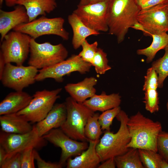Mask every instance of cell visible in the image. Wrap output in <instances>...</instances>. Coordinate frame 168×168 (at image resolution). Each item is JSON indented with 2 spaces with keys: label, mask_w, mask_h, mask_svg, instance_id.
Here are the masks:
<instances>
[{
  "label": "cell",
  "mask_w": 168,
  "mask_h": 168,
  "mask_svg": "<svg viewBox=\"0 0 168 168\" xmlns=\"http://www.w3.org/2000/svg\"><path fill=\"white\" fill-rule=\"evenodd\" d=\"M140 10L134 0H110L107 13L109 34L114 35L118 43L124 40L129 28L137 21Z\"/></svg>",
  "instance_id": "obj_1"
},
{
  "label": "cell",
  "mask_w": 168,
  "mask_h": 168,
  "mask_svg": "<svg viewBox=\"0 0 168 168\" xmlns=\"http://www.w3.org/2000/svg\"><path fill=\"white\" fill-rule=\"evenodd\" d=\"M131 140L128 148L150 150L158 152V135L161 124L144 116L139 111L129 118L127 123Z\"/></svg>",
  "instance_id": "obj_2"
},
{
  "label": "cell",
  "mask_w": 168,
  "mask_h": 168,
  "mask_svg": "<svg viewBox=\"0 0 168 168\" xmlns=\"http://www.w3.org/2000/svg\"><path fill=\"white\" fill-rule=\"evenodd\" d=\"M116 117L120 123L118 131L114 133L110 131L105 130L96 146V151L101 162L123 155L129 149L127 147L131 140L127 125L129 117L122 110Z\"/></svg>",
  "instance_id": "obj_3"
},
{
  "label": "cell",
  "mask_w": 168,
  "mask_h": 168,
  "mask_svg": "<svg viewBox=\"0 0 168 168\" xmlns=\"http://www.w3.org/2000/svg\"><path fill=\"white\" fill-rule=\"evenodd\" d=\"M65 102L67 117L60 128L74 140L88 141L85 134V127L88 119L94 114V112L83 103L77 102L71 96L67 97Z\"/></svg>",
  "instance_id": "obj_4"
},
{
  "label": "cell",
  "mask_w": 168,
  "mask_h": 168,
  "mask_svg": "<svg viewBox=\"0 0 168 168\" xmlns=\"http://www.w3.org/2000/svg\"><path fill=\"white\" fill-rule=\"evenodd\" d=\"M29 65L38 69L49 67L65 59L68 52L62 44L53 45L47 42L40 43L31 38L30 44Z\"/></svg>",
  "instance_id": "obj_5"
},
{
  "label": "cell",
  "mask_w": 168,
  "mask_h": 168,
  "mask_svg": "<svg viewBox=\"0 0 168 168\" xmlns=\"http://www.w3.org/2000/svg\"><path fill=\"white\" fill-rule=\"evenodd\" d=\"M64 19L61 17L48 18L42 16L31 21L20 24L13 30L27 34L35 39L45 35H55L64 40L69 39V33L63 27Z\"/></svg>",
  "instance_id": "obj_6"
},
{
  "label": "cell",
  "mask_w": 168,
  "mask_h": 168,
  "mask_svg": "<svg viewBox=\"0 0 168 168\" xmlns=\"http://www.w3.org/2000/svg\"><path fill=\"white\" fill-rule=\"evenodd\" d=\"M31 37L23 33L14 31L9 32L1 42V52L6 63H15L22 65L30 52Z\"/></svg>",
  "instance_id": "obj_7"
},
{
  "label": "cell",
  "mask_w": 168,
  "mask_h": 168,
  "mask_svg": "<svg viewBox=\"0 0 168 168\" xmlns=\"http://www.w3.org/2000/svg\"><path fill=\"white\" fill-rule=\"evenodd\" d=\"M62 88L51 91L45 89L36 91L28 105L16 114L32 123H38L47 115L56 100L60 97Z\"/></svg>",
  "instance_id": "obj_8"
},
{
  "label": "cell",
  "mask_w": 168,
  "mask_h": 168,
  "mask_svg": "<svg viewBox=\"0 0 168 168\" xmlns=\"http://www.w3.org/2000/svg\"><path fill=\"white\" fill-rule=\"evenodd\" d=\"M47 141L40 137L35 125L30 131L25 133H10L2 132L0 133V145L6 151L7 158L21 152L25 149L33 147L40 149L46 146Z\"/></svg>",
  "instance_id": "obj_9"
},
{
  "label": "cell",
  "mask_w": 168,
  "mask_h": 168,
  "mask_svg": "<svg viewBox=\"0 0 168 168\" xmlns=\"http://www.w3.org/2000/svg\"><path fill=\"white\" fill-rule=\"evenodd\" d=\"M92 66L91 63L83 60L78 55L73 54L68 59L53 66L39 70L35 80L40 81L51 78L57 82H61L64 76L74 72L85 74L90 71Z\"/></svg>",
  "instance_id": "obj_10"
},
{
  "label": "cell",
  "mask_w": 168,
  "mask_h": 168,
  "mask_svg": "<svg viewBox=\"0 0 168 168\" xmlns=\"http://www.w3.org/2000/svg\"><path fill=\"white\" fill-rule=\"evenodd\" d=\"M38 71L37 68L31 66H15L7 63L0 80L4 86L21 91L35 82Z\"/></svg>",
  "instance_id": "obj_11"
},
{
  "label": "cell",
  "mask_w": 168,
  "mask_h": 168,
  "mask_svg": "<svg viewBox=\"0 0 168 168\" xmlns=\"http://www.w3.org/2000/svg\"><path fill=\"white\" fill-rule=\"evenodd\" d=\"M109 1L85 5H78L73 12L90 28L99 32H106L109 30L107 13Z\"/></svg>",
  "instance_id": "obj_12"
},
{
  "label": "cell",
  "mask_w": 168,
  "mask_h": 168,
  "mask_svg": "<svg viewBox=\"0 0 168 168\" xmlns=\"http://www.w3.org/2000/svg\"><path fill=\"white\" fill-rule=\"evenodd\" d=\"M42 137L47 141L60 148L61 153L59 163L63 166L69 158L80 155L89 146L87 142H79L71 138L60 128L53 129Z\"/></svg>",
  "instance_id": "obj_13"
},
{
  "label": "cell",
  "mask_w": 168,
  "mask_h": 168,
  "mask_svg": "<svg viewBox=\"0 0 168 168\" xmlns=\"http://www.w3.org/2000/svg\"><path fill=\"white\" fill-rule=\"evenodd\" d=\"M138 21L152 35L168 31V3L141 10Z\"/></svg>",
  "instance_id": "obj_14"
},
{
  "label": "cell",
  "mask_w": 168,
  "mask_h": 168,
  "mask_svg": "<svg viewBox=\"0 0 168 168\" xmlns=\"http://www.w3.org/2000/svg\"><path fill=\"white\" fill-rule=\"evenodd\" d=\"M66 117L65 102L55 104L45 118L35 125L39 136L42 137L51 130L60 128Z\"/></svg>",
  "instance_id": "obj_15"
},
{
  "label": "cell",
  "mask_w": 168,
  "mask_h": 168,
  "mask_svg": "<svg viewBox=\"0 0 168 168\" xmlns=\"http://www.w3.org/2000/svg\"><path fill=\"white\" fill-rule=\"evenodd\" d=\"M29 22V18L26 9L22 6L18 5L13 10L11 11L0 9L1 42L11 30L20 24Z\"/></svg>",
  "instance_id": "obj_16"
},
{
  "label": "cell",
  "mask_w": 168,
  "mask_h": 168,
  "mask_svg": "<svg viewBox=\"0 0 168 168\" xmlns=\"http://www.w3.org/2000/svg\"><path fill=\"white\" fill-rule=\"evenodd\" d=\"M100 140L88 139V148L73 159L69 158L67 161V168H95L101 162L96 151V147Z\"/></svg>",
  "instance_id": "obj_17"
},
{
  "label": "cell",
  "mask_w": 168,
  "mask_h": 168,
  "mask_svg": "<svg viewBox=\"0 0 168 168\" xmlns=\"http://www.w3.org/2000/svg\"><path fill=\"white\" fill-rule=\"evenodd\" d=\"M32 98L23 91L10 92L0 102V115L17 113L26 107Z\"/></svg>",
  "instance_id": "obj_18"
},
{
  "label": "cell",
  "mask_w": 168,
  "mask_h": 168,
  "mask_svg": "<svg viewBox=\"0 0 168 168\" xmlns=\"http://www.w3.org/2000/svg\"><path fill=\"white\" fill-rule=\"evenodd\" d=\"M97 82L94 77H86L76 83H68L64 87L66 91L76 101L83 103L88 98L96 94L94 86Z\"/></svg>",
  "instance_id": "obj_19"
},
{
  "label": "cell",
  "mask_w": 168,
  "mask_h": 168,
  "mask_svg": "<svg viewBox=\"0 0 168 168\" xmlns=\"http://www.w3.org/2000/svg\"><path fill=\"white\" fill-rule=\"evenodd\" d=\"M16 4L24 6L29 18V22L39 16H46L57 7L56 0H17Z\"/></svg>",
  "instance_id": "obj_20"
},
{
  "label": "cell",
  "mask_w": 168,
  "mask_h": 168,
  "mask_svg": "<svg viewBox=\"0 0 168 168\" xmlns=\"http://www.w3.org/2000/svg\"><path fill=\"white\" fill-rule=\"evenodd\" d=\"M121 101V96L119 93L108 95L102 91L100 95L95 94L83 104L94 112H103L119 106Z\"/></svg>",
  "instance_id": "obj_21"
},
{
  "label": "cell",
  "mask_w": 168,
  "mask_h": 168,
  "mask_svg": "<svg viewBox=\"0 0 168 168\" xmlns=\"http://www.w3.org/2000/svg\"><path fill=\"white\" fill-rule=\"evenodd\" d=\"M29 122L21 115L16 113L6 114L0 116V123L2 131L10 133L22 134L33 129Z\"/></svg>",
  "instance_id": "obj_22"
},
{
  "label": "cell",
  "mask_w": 168,
  "mask_h": 168,
  "mask_svg": "<svg viewBox=\"0 0 168 168\" xmlns=\"http://www.w3.org/2000/svg\"><path fill=\"white\" fill-rule=\"evenodd\" d=\"M68 21L72 30V44L74 49L80 48L86 38L91 35H97L100 33L86 26L74 13L68 16Z\"/></svg>",
  "instance_id": "obj_23"
},
{
  "label": "cell",
  "mask_w": 168,
  "mask_h": 168,
  "mask_svg": "<svg viewBox=\"0 0 168 168\" xmlns=\"http://www.w3.org/2000/svg\"><path fill=\"white\" fill-rule=\"evenodd\" d=\"M152 37V42L149 46L144 49H138L137 51L138 54L146 56V61L147 63L152 61L159 50L164 49L168 45V34L166 33L153 34Z\"/></svg>",
  "instance_id": "obj_24"
},
{
  "label": "cell",
  "mask_w": 168,
  "mask_h": 168,
  "mask_svg": "<svg viewBox=\"0 0 168 168\" xmlns=\"http://www.w3.org/2000/svg\"><path fill=\"white\" fill-rule=\"evenodd\" d=\"M118 168H144L139 156L138 149L129 148L124 154L114 157Z\"/></svg>",
  "instance_id": "obj_25"
},
{
  "label": "cell",
  "mask_w": 168,
  "mask_h": 168,
  "mask_svg": "<svg viewBox=\"0 0 168 168\" xmlns=\"http://www.w3.org/2000/svg\"><path fill=\"white\" fill-rule=\"evenodd\" d=\"M138 151L140 159L144 168H160L163 158L158 153L144 149H138Z\"/></svg>",
  "instance_id": "obj_26"
},
{
  "label": "cell",
  "mask_w": 168,
  "mask_h": 168,
  "mask_svg": "<svg viewBox=\"0 0 168 168\" xmlns=\"http://www.w3.org/2000/svg\"><path fill=\"white\" fill-rule=\"evenodd\" d=\"M165 53L161 58L153 62L152 67L156 70L158 77V87L161 88L163 82L168 76V45L164 49Z\"/></svg>",
  "instance_id": "obj_27"
},
{
  "label": "cell",
  "mask_w": 168,
  "mask_h": 168,
  "mask_svg": "<svg viewBox=\"0 0 168 168\" xmlns=\"http://www.w3.org/2000/svg\"><path fill=\"white\" fill-rule=\"evenodd\" d=\"M99 113H94L88 119L85 126L84 133L88 139L99 140L102 133V129L98 121Z\"/></svg>",
  "instance_id": "obj_28"
},
{
  "label": "cell",
  "mask_w": 168,
  "mask_h": 168,
  "mask_svg": "<svg viewBox=\"0 0 168 168\" xmlns=\"http://www.w3.org/2000/svg\"><path fill=\"white\" fill-rule=\"evenodd\" d=\"M108 60L107 54L103 49L98 48L95 55L91 63L94 67L96 72L100 74H103L111 68L108 64Z\"/></svg>",
  "instance_id": "obj_29"
},
{
  "label": "cell",
  "mask_w": 168,
  "mask_h": 168,
  "mask_svg": "<svg viewBox=\"0 0 168 168\" xmlns=\"http://www.w3.org/2000/svg\"><path fill=\"white\" fill-rule=\"evenodd\" d=\"M144 91L143 102L146 110L151 113L158 112L159 109V100L157 90L149 89Z\"/></svg>",
  "instance_id": "obj_30"
},
{
  "label": "cell",
  "mask_w": 168,
  "mask_h": 168,
  "mask_svg": "<svg viewBox=\"0 0 168 168\" xmlns=\"http://www.w3.org/2000/svg\"><path fill=\"white\" fill-rule=\"evenodd\" d=\"M119 106L103 111L99 115L98 121L102 130L110 131L113 121L121 111Z\"/></svg>",
  "instance_id": "obj_31"
},
{
  "label": "cell",
  "mask_w": 168,
  "mask_h": 168,
  "mask_svg": "<svg viewBox=\"0 0 168 168\" xmlns=\"http://www.w3.org/2000/svg\"><path fill=\"white\" fill-rule=\"evenodd\" d=\"M98 43L97 41H95L90 44L86 40L81 45L82 50L78 55L83 60L91 64L98 48Z\"/></svg>",
  "instance_id": "obj_32"
},
{
  "label": "cell",
  "mask_w": 168,
  "mask_h": 168,
  "mask_svg": "<svg viewBox=\"0 0 168 168\" xmlns=\"http://www.w3.org/2000/svg\"><path fill=\"white\" fill-rule=\"evenodd\" d=\"M158 86V74L154 69L151 67L148 69L146 75L144 76L142 90L144 91L149 89L157 90Z\"/></svg>",
  "instance_id": "obj_33"
},
{
  "label": "cell",
  "mask_w": 168,
  "mask_h": 168,
  "mask_svg": "<svg viewBox=\"0 0 168 168\" xmlns=\"http://www.w3.org/2000/svg\"><path fill=\"white\" fill-rule=\"evenodd\" d=\"M158 152L162 158L168 163V133L161 131L157 139Z\"/></svg>",
  "instance_id": "obj_34"
},
{
  "label": "cell",
  "mask_w": 168,
  "mask_h": 168,
  "mask_svg": "<svg viewBox=\"0 0 168 168\" xmlns=\"http://www.w3.org/2000/svg\"><path fill=\"white\" fill-rule=\"evenodd\" d=\"M34 148L29 147L21 152V168H35Z\"/></svg>",
  "instance_id": "obj_35"
},
{
  "label": "cell",
  "mask_w": 168,
  "mask_h": 168,
  "mask_svg": "<svg viewBox=\"0 0 168 168\" xmlns=\"http://www.w3.org/2000/svg\"><path fill=\"white\" fill-rule=\"evenodd\" d=\"M1 168H21V152L16 153L6 158Z\"/></svg>",
  "instance_id": "obj_36"
},
{
  "label": "cell",
  "mask_w": 168,
  "mask_h": 168,
  "mask_svg": "<svg viewBox=\"0 0 168 168\" xmlns=\"http://www.w3.org/2000/svg\"><path fill=\"white\" fill-rule=\"evenodd\" d=\"M35 149H34V157L38 168H61L63 167L59 162L52 163L45 161L40 157Z\"/></svg>",
  "instance_id": "obj_37"
},
{
  "label": "cell",
  "mask_w": 168,
  "mask_h": 168,
  "mask_svg": "<svg viewBox=\"0 0 168 168\" xmlns=\"http://www.w3.org/2000/svg\"><path fill=\"white\" fill-rule=\"evenodd\" d=\"M140 10L147 9L154 6L168 3V0H134Z\"/></svg>",
  "instance_id": "obj_38"
},
{
  "label": "cell",
  "mask_w": 168,
  "mask_h": 168,
  "mask_svg": "<svg viewBox=\"0 0 168 168\" xmlns=\"http://www.w3.org/2000/svg\"><path fill=\"white\" fill-rule=\"evenodd\" d=\"M116 166L114 157L110 158L99 166L98 168H115Z\"/></svg>",
  "instance_id": "obj_39"
},
{
  "label": "cell",
  "mask_w": 168,
  "mask_h": 168,
  "mask_svg": "<svg viewBox=\"0 0 168 168\" xmlns=\"http://www.w3.org/2000/svg\"><path fill=\"white\" fill-rule=\"evenodd\" d=\"M131 28L142 31L145 36H149L152 37V35L138 21L136 22Z\"/></svg>",
  "instance_id": "obj_40"
},
{
  "label": "cell",
  "mask_w": 168,
  "mask_h": 168,
  "mask_svg": "<svg viewBox=\"0 0 168 168\" xmlns=\"http://www.w3.org/2000/svg\"><path fill=\"white\" fill-rule=\"evenodd\" d=\"M109 0H80L78 5H85Z\"/></svg>",
  "instance_id": "obj_41"
},
{
  "label": "cell",
  "mask_w": 168,
  "mask_h": 168,
  "mask_svg": "<svg viewBox=\"0 0 168 168\" xmlns=\"http://www.w3.org/2000/svg\"><path fill=\"white\" fill-rule=\"evenodd\" d=\"M7 153L5 149L0 145V166L4 162L7 157Z\"/></svg>",
  "instance_id": "obj_42"
},
{
  "label": "cell",
  "mask_w": 168,
  "mask_h": 168,
  "mask_svg": "<svg viewBox=\"0 0 168 168\" xmlns=\"http://www.w3.org/2000/svg\"><path fill=\"white\" fill-rule=\"evenodd\" d=\"M6 64L4 58L2 53L0 52V78L2 76Z\"/></svg>",
  "instance_id": "obj_43"
},
{
  "label": "cell",
  "mask_w": 168,
  "mask_h": 168,
  "mask_svg": "<svg viewBox=\"0 0 168 168\" xmlns=\"http://www.w3.org/2000/svg\"><path fill=\"white\" fill-rule=\"evenodd\" d=\"M17 0H4L6 5L8 7H12L15 6Z\"/></svg>",
  "instance_id": "obj_44"
},
{
  "label": "cell",
  "mask_w": 168,
  "mask_h": 168,
  "mask_svg": "<svg viewBox=\"0 0 168 168\" xmlns=\"http://www.w3.org/2000/svg\"><path fill=\"white\" fill-rule=\"evenodd\" d=\"M160 168H168V163L163 159L161 163Z\"/></svg>",
  "instance_id": "obj_45"
},
{
  "label": "cell",
  "mask_w": 168,
  "mask_h": 168,
  "mask_svg": "<svg viewBox=\"0 0 168 168\" xmlns=\"http://www.w3.org/2000/svg\"><path fill=\"white\" fill-rule=\"evenodd\" d=\"M166 109H167V111L168 113V99L167 101L166 104Z\"/></svg>",
  "instance_id": "obj_46"
},
{
  "label": "cell",
  "mask_w": 168,
  "mask_h": 168,
  "mask_svg": "<svg viewBox=\"0 0 168 168\" xmlns=\"http://www.w3.org/2000/svg\"><path fill=\"white\" fill-rule=\"evenodd\" d=\"M4 0H0V5L1 6H2Z\"/></svg>",
  "instance_id": "obj_47"
}]
</instances>
